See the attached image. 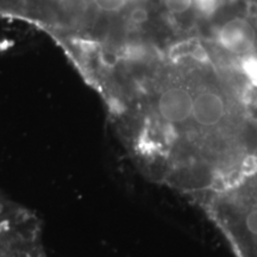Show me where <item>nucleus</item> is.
<instances>
[{"label":"nucleus","mask_w":257,"mask_h":257,"mask_svg":"<svg viewBox=\"0 0 257 257\" xmlns=\"http://www.w3.org/2000/svg\"><path fill=\"white\" fill-rule=\"evenodd\" d=\"M163 5L173 15H184L194 6V0H163Z\"/></svg>","instance_id":"obj_4"},{"label":"nucleus","mask_w":257,"mask_h":257,"mask_svg":"<svg viewBox=\"0 0 257 257\" xmlns=\"http://www.w3.org/2000/svg\"><path fill=\"white\" fill-rule=\"evenodd\" d=\"M194 202L216 225L236 257H257V168Z\"/></svg>","instance_id":"obj_1"},{"label":"nucleus","mask_w":257,"mask_h":257,"mask_svg":"<svg viewBox=\"0 0 257 257\" xmlns=\"http://www.w3.org/2000/svg\"><path fill=\"white\" fill-rule=\"evenodd\" d=\"M218 41L224 50L233 55H243L255 48L257 34L248 19L236 17L221 25L218 32Z\"/></svg>","instance_id":"obj_3"},{"label":"nucleus","mask_w":257,"mask_h":257,"mask_svg":"<svg viewBox=\"0 0 257 257\" xmlns=\"http://www.w3.org/2000/svg\"><path fill=\"white\" fill-rule=\"evenodd\" d=\"M0 257H48L38 219L0 199Z\"/></svg>","instance_id":"obj_2"}]
</instances>
